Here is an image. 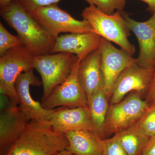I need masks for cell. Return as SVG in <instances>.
I'll return each mask as SVG.
<instances>
[{"instance_id": "6da1fadb", "label": "cell", "mask_w": 155, "mask_h": 155, "mask_svg": "<svg viewBox=\"0 0 155 155\" xmlns=\"http://www.w3.org/2000/svg\"><path fill=\"white\" fill-rule=\"evenodd\" d=\"M68 146L64 134L54 130L50 121L31 120L4 155H57Z\"/></svg>"}, {"instance_id": "7a4b0ae2", "label": "cell", "mask_w": 155, "mask_h": 155, "mask_svg": "<svg viewBox=\"0 0 155 155\" xmlns=\"http://www.w3.org/2000/svg\"><path fill=\"white\" fill-rule=\"evenodd\" d=\"M1 17L16 31L23 45L34 56L51 54L56 39L47 32L18 0L1 7Z\"/></svg>"}, {"instance_id": "3957f363", "label": "cell", "mask_w": 155, "mask_h": 155, "mask_svg": "<svg viewBox=\"0 0 155 155\" xmlns=\"http://www.w3.org/2000/svg\"><path fill=\"white\" fill-rule=\"evenodd\" d=\"M123 12L116 11L110 15L100 11L95 5H89L84 9L81 16L83 19L89 23L93 32L116 44L133 56L136 48L128 40L130 31Z\"/></svg>"}, {"instance_id": "277c9868", "label": "cell", "mask_w": 155, "mask_h": 155, "mask_svg": "<svg viewBox=\"0 0 155 155\" xmlns=\"http://www.w3.org/2000/svg\"><path fill=\"white\" fill-rule=\"evenodd\" d=\"M77 58L73 54L67 53L34 56V68L41 76L43 89L41 102L66 80Z\"/></svg>"}, {"instance_id": "5b68a950", "label": "cell", "mask_w": 155, "mask_h": 155, "mask_svg": "<svg viewBox=\"0 0 155 155\" xmlns=\"http://www.w3.org/2000/svg\"><path fill=\"white\" fill-rule=\"evenodd\" d=\"M40 25L54 38L61 33L79 34L93 32L87 21L78 20L61 8L58 4H53L28 11Z\"/></svg>"}, {"instance_id": "8992f818", "label": "cell", "mask_w": 155, "mask_h": 155, "mask_svg": "<svg viewBox=\"0 0 155 155\" xmlns=\"http://www.w3.org/2000/svg\"><path fill=\"white\" fill-rule=\"evenodd\" d=\"M149 106L136 91L130 92L119 102L110 104L105 124L106 139L136 124Z\"/></svg>"}, {"instance_id": "52a82bcc", "label": "cell", "mask_w": 155, "mask_h": 155, "mask_svg": "<svg viewBox=\"0 0 155 155\" xmlns=\"http://www.w3.org/2000/svg\"><path fill=\"white\" fill-rule=\"evenodd\" d=\"M34 58L24 46L9 50L0 58V92L15 104H19L15 81L21 73L34 69Z\"/></svg>"}, {"instance_id": "ba28073f", "label": "cell", "mask_w": 155, "mask_h": 155, "mask_svg": "<svg viewBox=\"0 0 155 155\" xmlns=\"http://www.w3.org/2000/svg\"><path fill=\"white\" fill-rule=\"evenodd\" d=\"M80 61L77 58L66 80L57 87L47 99L41 102L43 107L52 110L58 107H76L87 106V97L78 76Z\"/></svg>"}, {"instance_id": "9c48e42d", "label": "cell", "mask_w": 155, "mask_h": 155, "mask_svg": "<svg viewBox=\"0 0 155 155\" xmlns=\"http://www.w3.org/2000/svg\"><path fill=\"white\" fill-rule=\"evenodd\" d=\"M154 69L140 67L137 63L124 69L115 81L110 104L122 101L128 93L136 91L140 96L147 97L152 81Z\"/></svg>"}, {"instance_id": "30bf717a", "label": "cell", "mask_w": 155, "mask_h": 155, "mask_svg": "<svg viewBox=\"0 0 155 155\" xmlns=\"http://www.w3.org/2000/svg\"><path fill=\"white\" fill-rule=\"evenodd\" d=\"M104 89L110 99L114 83L124 69L137 63V59L122 49H118L105 39L102 38L99 48Z\"/></svg>"}, {"instance_id": "8fae6325", "label": "cell", "mask_w": 155, "mask_h": 155, "mask_svg": "<svg viewBox=\"0 0 155 155\" xmlns=\"http://www.w3.org/2000/svg\"><path fill=\"white\" fill-rule=\"evenodd\" d=\"M41 81L35 75L33 69L23 72L18 76L15 83L19 105V108L28 120L50 121L54 110H46L43 107L41 103L35 101L31 95L30 85L39 87Z\"/></svg>"}, {"instance_id": "7c38bea8", "label": "cell", "mask_w": 155, "mask_h": 155, "mask_svg": "<svg viewBox=\"0 0 155 155\" xmlns=\"http://www.w3.org/2000/svg\"><path fill=\"white\" fill-rule=\"evenodd\" d=\"M123 14L138 41L139 53L137 63L140 67L155 70V13L143 22L130 18L125 12Z\"/></svg>"}, {"instance_id": "4fadbf2b", "label": "cell", "mask_w": 155, "mask_h": 155, "mask_svg": "<svg viewBox=\"0 0 155 155\" xmlns=\"http://www.w3.org/2000/svg\"><path fill=\"white\" fill-rule=\"evenodd\" d=\"M102 38L100 35L93 32L63 35L56 38L51 54H73L81 61L99 48Z\"/></svg>"}, {"instance_id": "5bb4252c", "label": "cell", "mask_w": 155, "mask_h": 155, "mask_svg": "<svg viewBox=\"0 0 155 155\" xmlns=\"http://www.w3.org/2000/svg\"><path fill=\"white\" fill-rule=\"evenodd\" d=\"M50 122L54 130L62 134L83 129L93 130L87 106L55 109L51 115Z\"/></svg>"}, {"instance_id": "9a60e30c", "label": "cell", "mask_w": 155, "mask_h": 155, "mask_svg": "<svg viewBox=\"0 0 155 155\" xmlns=\"http://www.w3.org/2000/svg\"><path fill=\"white\" fill-rule=\"evenodd\" d=\"M28 120L14 105L0 114V155H4L27 127Z\"/></svg>"}, {"instance_id": "2e32d148", "label": "cell", "mask_w": 155, "mask_h": 155, "mask_svg": "<svg viewBox=\"0 0 155 155\" xmlns=\"http://www.w3.org/2000/svg\"><path fill=\"white\" fill-rule=\"evenodd\" d=\"M78 76L87 100L97 91L104 87V79L101 69V54L99 48L80 61Z\"/></svg>"}, {"instance_id": "e0dca14e", "label": "cell", "mask_w": 155, "mask_h": 155, "mask_svg": "<svg viewBox=\"0 0 155 155\" xmlns=\"http://www.w3.org/2000/svg\"><path fill=\"white\" fill-rule=\"evenodd\" d=\"M64 134L69 142L67 150L72 155H103L104 140L93 130H73Z\"/></svg>"}, {"instance_id": "ac0fdd59", "label": "cell", "mask_w": 155, "mask_h": 155, "mask_svg": "<svg viewBox=\"0 0 155 155\" xmlns=\"http://www.w3.org/2000/svg\"><path fill=\"white\" fill-rule=\"evenodd\" d=\"M108 97L104 87L97 91L87 100L88 107L93 130L103 140L106 139L105 135V124L108 108Z\"/></svg>"}, {"instance_id": "d6986e66", "label": "cell", "mask_w": 155, "mask_h": 155, "mask_svg": "<svg viewBox=\"0 0 155 155\" xmlns=\"http://www.w3.org/2000/svg\"><path fill=\"white\" fill-rule=\"evenodd\" d=\"M115 134L128 155H141L150 139L142 131L137 123Z\"/></svg>"}, {"instance_id": "ffe728a7", "label": "cell", "mask_w": 155, "mask_h": 155, "mask_svg": "<svg viewBox=\"0 0 155 155\" xmlns=\"http://www.w3.org/2000/svg\"><path fill=\"white\" fill-rule=\"evenodd\" d=\"M22 46L24 45L20 38L11 34L0 22V57L9 50Z\"/></svg>"}, {"instance_id": "44dd1931", "label": "cell", "mask_w": 155, "mask_h": 155, "mask_svg": "<svg viewBox=\"0 0 155 155\" xmlns=\"http://www.w3.org/2000/svg\"><path fill=\"white\" fill-rule=\"evenodd\" d=\"M137 124L150 138L155 137V103L150 105Z\"/></svg>"}, {"instance_id": "7402d4cb", "label": "cell", "mask_w": 155, "mask_h": 155, "mask_svg": "<svg viewBox=\"0 0 155 155\" xmlns=\"http://www.w3.org/2000/svg\"><path fill=\"white\" fill-rule=\"evenodd\" d=\"M94 5L105 14H113L115 10L124 12L126 0H93Z\"/></svg>"}, {"instance_id": "603a6c76", "label": "cell", "mask_w": 155, "mask_h": 155, "mask_svg": "<svg viewBox=\"0 0 155 155\" xmlns=\"http://www.w3.org/2000/svg\"><path fill=\"white\" fill-rule=\"evenodd\" d=\"M103 155H128L119 141L117 134L111 138L104 140Z\"/></svg>"}, {"instance_id": "cb8c5ba5", "label": "cell", "mask_w": 155, "mask_h": 155, "mask_svg": "<svg viewBox=\"0 0 155 155\" xmlns=\"http://www.w3.org/2000/svg\"><path fill=\"white\" fill-rule=\"evenodd\" d=\"M61 0H18L22 7L27 11L45 7L53 4H58ZM89 5H94L93 0H84Z\"/></svg>"}, {"instance_id": "d4e9b609", "label": "cell", "mask_w": 155, "mask_h": 155, "mask_svg": "<svg viewBox=\"0 0 155 155\" xmlns=\"http://www.w3.org/2000/svg\"><path fill=\"white\" fill-rule=\"evenodd\" d=\"M145 101L149 105L155 103V70L149 91L146 97Z\"/></svg>"}, {"instance_id": "484cf974", "label": "cell", "mask_w": 155, "mask_h": 155, "mask_svg": "<svg viewBox=\"0 0 155 155\" xmlns=\"http://www.w3.org/2000/svg\"><path fill=\"white\" fill-rule=\"evenodd\" d=\"M141 155H155V137L150 138Z\"/></svg>"}, {"instance_id": "4316f807", "label": "cell", "mask_w": 155, "mask_h": 155, "mask_svg": "<svg viewBox=\"0 0 155 155\" xmlns=\"http://www.w3.org/2000/svg\"><path fill=\"white\" fill-rule=\"evenodd\" d=\"M147 4L148 6L147 10L153 15L155 13V0H139Z\"/></svg>"}, {"instance_id": "83f0119b", "label": "cell", "mask_w": 155, "mask_h": 155, "mask_svg": "<svg viewBox=\"0 0 155 155\" xmlns=\"http://www.w3.org/2000/svg\"><path fill=\"white\" fill-rule=\"evenodd\" d=\"M14 0H0V8L8 5Z\"/></svg>"}, {"instance_id": "f1b7e54d", "label": "cell", "mask_w": 155, "mask_h": 155, "mask_svg": "<svg viewBox=\"0 0 155 155\" xmlns=\"http://www.w3.org/2000/svg\"><path fill=\"white\" fill-rule=\"evenodd\" d=\"M57 155H73L70 152H69L67 150H65L61 152L60 153L58 154Z\"/></svg>"}]
</instances>
